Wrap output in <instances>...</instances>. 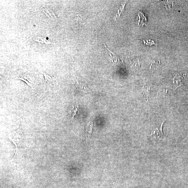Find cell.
<instances>
[{
	"label": "cell",
	"instance_id": "6da1fadb",
	"mask_svg": "<svg viewBox=\"0 0 188 188\" xmlns=\"http://www.w3.org/2000/svg\"><path fill=\"white\" fill-rule=\"evenodd\" d=\"M164 121L163 122L158 128H156L152 134L153 138L157 141H160L164 137L162 132V127Z\"/></svg>",
	"mask_w": 188,
	"mask_h": 188
},
{
	"label": "cell",
	"instance_id": "7a4b0ae2",
	"mask_svg": "<svg viewBox=\"0 0 188 188\" xmlns=\"http://www.w3.org/2000/svg\"><path fill=\"white\" fill-rule=\"evenodd\" d=\"M18 77H19L18 79L22 80L24 82H26L29 86L33 87L34 86V84L30 77L29 78L28 77L24 75H21L20 76H18Z\"/></svg>",
	"mask_w": 188,
	"mask_h": 188
},
{
	"label": "cell",
	"instance_id": "3957f363",
	"mask_svg": "<svg viewBox=\"0 0 188 188\" xmlns=\"http://www.w3.org/2000/svg\"><path fill=\"white\" fill-rule=\"evenodd\" d=\"M45 77L46 82L48 84H49L51 86H53L54 85L55 83V78L52 76H50L49 75L43 73Z\"/></svg>",
	"mask_w": 188,
	"mask_h": 188
},
{
	"label": "cell",
	"instance_id": "277c9868",
	"mask_svg": "<svg viewBox=\"0 0 188 188\" xmlns=\"http://www.w3.org/2000/svg\"><path fill=\"white\" fill-rule=\"evenodd\" d=\"M78 106L77 107H75L74 106H71L70 108L69 109V114L72 117V119H73L76 115L77 113V110H78Z\"/></svg>",
	"mask_w": 188,
	"mask_h": 188
},
{
	"label": "cell",
	"instance_id": "5b68a950",
	"mask_svg": "<svg viewBox=\"0 0 188 188\" xmlns=\"http://www.w3.org/2000/svg\"><path fill=\"white\" fill-rule=\"evenodd\" d=\"M75 85L77 88H79L80 90L85 92H88L90 91L89 89L86 87L85 85H83V84H80L78 82L76 83Z\"/></svg>",
	"mask_w": 188,
	"mask_h": 188
},
{
	"label": "cell",
	"instance_id": "8992f818",
	"mask_svg": "<svg viewBox=\"0 0 188 188\" xmlns=\"http://www.w3.org/2000/svg\"><path fill=\"white\" fill-rule=\"evenodd\" d=\"M92 122L90 123H89V124H88V125L87 128H86V137L87 139L90 137V136H91V134L92 129Z\"/></svg>",
	"mask_w": 188,
	"mask_h": 188
},
{
	"label": "cell",
	"instance_id": "52a82bcc",
	"mask_svg": "<svg viewBox=\"0 0 188 188\" xmlns=\"http://www.w3.org/2000/svg\"><path fill=\"white\" fill-rule=\"evenodd\" d=\"M130 61L132 68L134 69L138 70L139 67V64L138 61L134 60L132 62L131 61Z\"/></svg>",
	"mask_w": 188,
	"mask_h": 188
}]
</instances>
